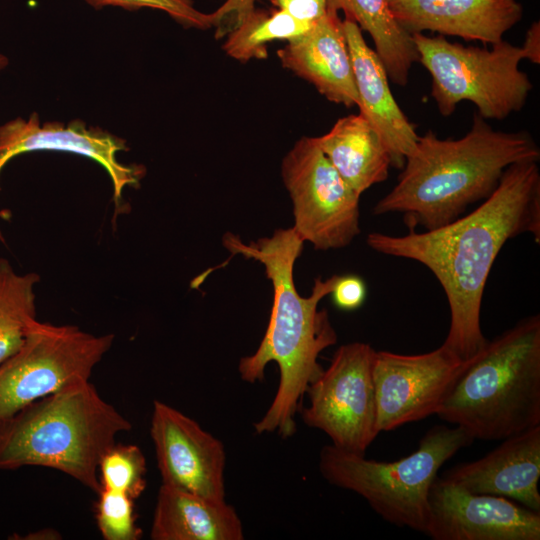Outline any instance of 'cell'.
<instances>
[{
    "instance_id": "cell-1",
    "label": "cell",
    "mask_w": 540,
    "mask_h": 540,
    "mask_svg": "<svg viewBox=\"0 0 540 540\" xmlns=\"http://www.w3.org/2000/svg\"><path fill=\"white\" fill-rule=\"evenodd\" d=\"M525 233L540 242L538 161L509 166L493 193L463 217L402 236L373 232L366 242L378 253L419 262L434 274L450 310L443 345L468 360L488 341L480 316L492 266L506 242Z\"/></svg>"
},
{
    "instance_id": "cell-2",
    "label": "cell",
    "mask_w": 540,
    "mask_h": 540,
    "mask_svg": "<svg viewBox=\"0 0 540 540\" xmlns=\"http://www.w3.org/2000/svg\"><path fill=\"white\" fill-rule=\"evenodd\" d=\"M232 255L260 262L273 288L269 323L257 350L240 359L238 372L243 381L264 379L268 363L279 368L275 396L264 416L253 424L258 434L277 433L286 439L296 433L294 420L306 389L322 372L320 353L337 342V333L326 309L319 302L332 291L337 275L316 278L311 294L302 297L294 283V264L304 241L293 227L276 229L270 237L244 243L230 232L222 238Z\"/></svg>"
},
{
    "instance_id": "cell-3",
    "label": "cell",
    "mask_w": 540,
    "mask_h": 540,
    "mask_svg": "<svg viewBox=\"0 0 540 540\" xmlns=\"http://www.w3.org/2000/svg\"><path fill=\"white\" fill-rule=\"evenodd\" d=\"M539 159L540 148L529 131L496 130L475 113L461 138L441 139L430 130L419 136L397 183L373 214L401 213L410 230H432L488 198L512 164Z\"/></svg>"
},
{
    "instance_id": "cell-4",
    "label": "cell",
    "mask_w": 540,
    "mask_h": 540,
    "mask_svg": "<svg viewBox=\"0 0 540 540\" xmlns=\"http://www.w3.org/2000/svg\"><path fill=\"white\" fill-rule=\"evenodd\" d=\"M132 425L89 380L27 405L0 426V470L41 466L98 493V465L116 436Z\"/></svg>"
},
{
    "instance_id": "cell-5",
    "label": "cell",
    "mask_w": 540,
    "mask_h": 540,
    "mask_svg": "<svg viewBox=\"0 0 540 540\" xmlns=\"http://www.w3.org/2000/svg\"><path fill=\"white\" fill-rule=\"evenodd\" d=\"M436 415L474 440H503L540 426V316L525 317L488 340Z\"/></svg>"
},
{
    "instance_id": "cell-6",
    "label": "cell",
    "mask_w": 540,
    "mask_h": 540,
    "mask_svg": "<svg viewBox=\"0 0 540 540\" xmlns=\"http://www.w3.org/2000/svg\"><path fill=\"white\" fill-rule=\"evenodd\" d=\"M473 442L458 426L436 425L399 460H371L329 444L321 449L318 466L327 482L363 497L385 521L425 533L429 493L440 467Z\"/></svg>"
},
{
    "instance_id": "cell-7",
    "label": "cell",
    "mask_w": 540,
    "mask_h": 540,
    "mask_svg": "<svg viewBox=\"0 0 540 540\" xmlns=\"http://www.w3.org/2000/svg\"><path fill=\"white\" fill-rule=\"evenodd\" d=\"M411 36L443 117L451 116L463 101L473 103L485 120H504L525 106L533 83L519 68L524 59L520 46L503 39L489 49L451 42L442 35Z\"/></svg>"
},
{
    "instance_id": "cell-8",
    "label": "cell",
    "mask_w": 540,
    "mask_h": 540,
    "mask_svg": "<svg viewBox=\"0 0 540 540\" xmlns=\"http://www.w3.org/2000/svg\"><path fill=\"white\" fill-rule=\"evenodd\" d=\"M113 340L112 334L36 320L22 346L0 364V426L36 400L89 380Z\"/></svg>"
},
{
    "instance_id": "cell-9",
    "label": "cell",
    "mask_w": 540,
    "mask_h": 540,
    "mask_svg": "<svg viewBox=\"0 0 540 540\" xmlns=\"http://www.w3.org/2000/svg\"><path fill=\"white\" fill-rule=\"evenodd\" d=\"M368 343L341 345L329 366L309 384L307 406L298 411L305 425L319 429L339 449L365 455L378 436L373 365Z\"/></svg>"
},
{
    "instance_id": "cell-10",
    "label": "cell",
    "mask_w": 540,
    "mask_h": 540,
    "mask_svg": "<svg viewBox=\"0 0 540 540\" xmlns=\"http://www.w3.org/2000/svg\"><path fill=\"white\" fill-rule=\"evenodd\" d=\"M293 228L316 250L348 246L360 233V196L343 180L314 137L296 141L282 161Z\"/></svg>"
},
{
    "instance_id": "cell-11",
    "label": "cell",
    "mask_w": 540,
    "mask_h": 540,
    "mask_svg": "<svg viewBox=\"0 0 540 540\" xmlns=\"http://www.w3.org/2000/svg\"><path fill=\"white\" fill-rule=\"evenodd\" d=\"M468 361L443 344L416 355L376 351L373 380L379 432L436 414Z\"/></svg>"
},
{
    "instance_id": "cell-12",
    "label": "cell",
    "mask_w": 540,
    "mask_h": 540,
    "mask_svg": "<svg viewBox=\"0 0 540 540\" xmlns=\"http://www.w3.org/2000/svg\"><path fill=\"white\" fill-rule=\"evenodd\" d=\"M425 534L433 540H539L540 512L437 476L429 493Z\"/></svg>"
},
{
    "instance_id": "cell-13",
    "label": "cell",
    "mask_w": 540,
    "mask_h": 540,
    "mask_svg": "<svg viewBox=\"0 0 540 540\" xmlns=\"http://www.w3.org/2000/svg\"><path fill=\"white\" fill-rule=\"evenodd\" d=\"M162 484L211 500H225L223 443L195 420L155 400L150 425Z\"/></svg>"
},
{
    "instance_id": "cell-14",
    "label": "cell",
    "mask_w": 540,
    "mask_h": 540,
    "mask_svg": "<svg viewBox=\"0 0 540 540\" xmlns=\"http://www.w3.org/2000/svg\"><path fill=\"white\" fill-rule=\"evenodd\" d=\"M125 141L80 120L67 125L47 122L41 125L37 113L28 120L16 118L0 126V171L13 157L32 151L55 150L79 154L95 160L108 172L118 204L125 186L136 185L144 168L123 165L117 153L127 150Z\"/></svg>"
},
{
    "instance_id": "cell-15",
    "label": "cell",
    "mask_w": 540,
    "mask_h": 540,
    "mask_svg": "<svg viewBox=\"0 0 540 540\" xmlns=\"http://www.w3.org/2000/svg\"><path fill=\"white\" fill-rule=\"evenodd\" d=\"M395 21L410 35L436 32L494 44L519 23L517 0H387Z\"/></svg>"
},
{
    "instance_id": "cell-16",
    "label": "cell",
    "mask_w": 540,
    "mask_h": 540,
    "mask_svg": "<svg viewBox=\"0 0 540 540\" xmlns=\"http://www.w3.org/2000/svg\"><path fill=\"white\" fill-rule=\"evenodd\" d=\"M442 476L470 492L506 497L540 512V426L503 439L482 458L460 463Z\"/></svg>"
},
{
    "instance_id": "cell-17",
    "label": "cell",
    "mask_w": 540,
    "mask_h": 540,
    "mask_svg": "<svg viewBox=\"0 0 540 540\" xmlns=\"http://www.w3.org/2000/svg\"><path fill=\"white\" fill-rule=\"evenodd\" d=\"M282 66L310 82L327 100L359 106L351 57L337 12L329 11L303 35L277 51Z\"/></svg>"
},
{
    "instance_id": "cell-18",
    "label": "cell",
    "mask_w": 540,
    "mask_h": 540,
    "mask_svg": "<svg viewBox=\"0 0 540 540\" xmlns=\"http://www.w3.org/2000/svg\"><path fill=\"white\" fill-rule=\"evenodd\" d=\"M343 28L359 96V113L381 135L391 157V166L402 169L419 139L416 126L397 104L387 71L376 52L367 45L362 30L348 19H343Z\"/></svg>"
},
{
    "instance_id": "cell-19",
    "label": "cell",
    "mask_w": 540,
    "mask_h": 540,
    "mask_svg": "<svg viewBox=\"0 0 540 540\" xmlns=\"http://www.w3.org/2000/svg\"><path fill=\"white\" fill-rule=\"evenodd\" d=\"M153 540H242L241 520L225 500H211L162 484L153 515Z\"/></svg>"
},
{
    "instance_id": "cell-20",
    "label": "cell",
    "mask_w": 540,
    "mask_h": 540,
    "mask_svg": "<svg viewBox=\"0 0 540 540\" xmlns=\"http://www.w3.org/2000/svg\"><path fill=\"white\" fill-rule=\"evenodd\" d=\"M317 145L359 196L388 178L391 157L381 135L361 113L339 118Z\"/></svg>"
},
{
    "instance_id": "cell-21",
    "label": "cell",
    "mask_w": 540,
    "mask_h": 540,
    "mask_svg": "<svg viewBox=\"0 0 540 540\" xmlns=\"http://www.w3.org/2000/svg\"><path fill=\"white\" fill-rule=\"evenodd\" d=\"M329 11L344 12V19L366 31L383 63L389 80L406 86L410 70L418 62L412 36L393 18L387 0H328Z\"/></svg>"
},
{
    "instance_id": "cell-22",
    "label": "cell",
    "mask_w": 540,
    "mask_h": 540,
    "mask_svg": "<svg viewBox=\"0 0 540 540\" xmlns=\"http://www.w3.org/2000/svg\"><path fill=\"white\" fill-rule=\"evenodd\" d=\"M36 273L17 274L8 260L0 259V364L24 343L36 319Z\"/></svg>"
},
{
    "instance_id": "cell-23",
    "label": "cell",
    "mask_w": 540,
    "mask_h": 540,
    "mask_svg": "<svg viewBox=\"0 0 540 540\" xmlns=\"http://www.w3.org/2000/svg\"><path fill=\"white\" fill-rule=\"evenodd\" d=\"M313 25L277 8H254L236 29L226 35L223 50L241 62L263 60L268 56V43L275 40L288 42L306 33Z\"/></svg>"
},
{
    "instance_id": "cell-24",
    "label": "cell",
    "mask_w": 540,
    "mask_h": 540,
    "mask_svg": "<svg viewBox=\"0 0 540 540\" xmlns=\"http://www.w3.org/2000/svg\"><path fill=\"white\" fill-rule=\"evenodd\" d=\"M146 460L136 445L114 444L98 465L101 488L138 498L146 487Z\"/></svg>"
},
{
    "instance_id": "cell-25",
    "label": "cell",
    "mask_w": 540,
    "mask_h": 540,
    "mask_svg": "<svg viewBox=\"0 0 540 540\" xmlns=\"http://www.w3.org/2000/svg\"><path fill=\"white\" fill-rule=\"evenodd\" d=\"M96 504L98 529L105 540H138L142 531L136 524L134 499L101 488Z\"/></svg>"
},
{
    "instance_id": "cell-26",
    "label": "cell",
    "mask_w": 540,
    "mask_h": 540,
    "mask_svg": "<svg viewBox=\"0 0 540 540\" xmlns=\"http://www.w3.org/2000/svg\"><path fill=\"white\" fill-rule=\"evenodd\" d=\"M94 8L118 6L129 11L152 8L166 12L175 21L187 28L208 29L212 27L210 14L194 8L192 0H85Z\"/></svg>"
},
{
    "instance_id": "cell-27",
    "label": "cell",
    "mask_w": 540,
    "mask_h": 540,
    "mask_svg": "<svg viewBox=\"0 0 540 540\" xmlns=\"http://www.w3.org/2000/svg\"><path fill=\"white\" fill-rule=\"evenodd\" d=\"M255 0H226L216 11L211 13L215 38L226 37L236 29L245 16L253 10Z\"/></svg>"
},
{
    "instance_id": "cell-28",
    "label": "cell",
    "mask_w": 540,
    "mask_h": 540,
    "mask_svg": "<svg viewBox=\"0 0 540 540\" xmlns=\"http://www.w3.org/2000/svg\"><path fill=\"white\" fill-rule=\"evenodd\" d=\"M366 285L355 275L336 277L331 295L334 304L341 310L353 311L358 309L366 298Z\"/></svg>"
},
{
    "instance_id": "cell-29",
    "label": "cell",
    "mask_w": 540,
    "mask_h": 540,
    "mask_svg": "<svg viewBox=\"0 0 540 540\" xmlns=\"http://www.w3.org/2000/svg\"><path fill=\"white\" fill-rule=\"evenodd\" d=\"M275 8L295 19L315 24L328 12V0H268Z\"/></svg>"
},
{
    "instance_id": "cell-30",
    "label": "cell",
    "mask_w": 540,
    "mask_h": 540,
    "mask_svg": "<svg viewBox=\"0 0 540 540\" xmlns=\"http://www.w3.org/2000/svg\"><path fill=\"white\" fill-rule=\"evenodd\" d=\"M524 59L534 64L540 63V22L534 21L528 28L523 45L520 46Z\"/></svg>"
},
{
    "instance_id": "cell-31",
    "label": "cell",
    "mask_w": 540,
    "mask_h": 540,
    "mask_svg": "<svg viewBox=\"0 0 540 540\" xmlns=\"http://www.w3.org/2000/svg\"><path fill=\"white\" fill-rule=\"evenodd\" d=\"M45 536H49V537H51V539L57 538V537H54V536L59 537V535L54 530L45 529V530H40L38 532L28 534V535H26V537H23V539H33V540L34 539H48Z\"/></svg>"
},
{
    "instance_id": "cell-32",
    "label": "cell",
    "mask_w": 540,
    "mask_h": 540,
    "mask_svg": "<svg viewBox=\"0 0 540 540\" xmlns=\"http://www.w3.org/2000/svg\"><path fill=\"white\" fill-rule=\"evenodd\" d=\"M7 64V58L0 54V70Z\"/></svg>"
}]
</instances>
